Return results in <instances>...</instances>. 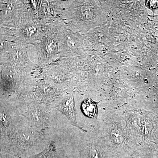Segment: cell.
Returning a JSON list of instances; mask_svg holds the SVG:
<instances>
[{
	"mask_svg": "<svg viewBox=\"0 0 158 158\" xmlns=\"http://www.w3.org/2000/svg\"><path fill=\"white\" fill-rule=\"evenodd\" d=\"M47 48L48 50L50 52H53V51L56 50V44L54 42L50 43L48 46Z\"/></svg>",
	"mask_w": 158,
	"mask_h": 158,
	"instance_id": "8fae6325",
	"label": "cell"
},
{
	"mask_svg": "<svg viewBox=\"0 0 158 158\" xmlns=\"http://www.w3.org/2000/svg\"><path fill=\"white\" fill-rule=\"evenodd\" d=\"M111 136L113 140L117 143H121L123 141L122 135L118 130H113L111 131Z\"/></svg>",
	"mask_w": 158,
	"mask_h": 158,
	"instance_id": "52a82bcc",
	"label": "cell"
},
{
	"mask_svg": "<svg viewBox=\"0 0 158 158\" xmlns=\"http://www.w3.org/2000/svg\"><path fill=\"white\" fill-rule=\"evenodd\" d=\"M145 4L148 8L152 10L158 8V1H146Z\"/></svg>",
	"mask_w": 158,
	"mask_h": 158,
	"instance_id": "9c48e42d",
	"label": "cell"
},
{
	"mask_svg": "<svg viewBox=\"0 0 158 158\" xmlns=\"http://www.w3.org/2000/svg\"><path fill=\"white\" fill-rule=\"evenodd\" d=\"M81 108L83 113L86 116L94 118L97 114V107L95 102L90 99H87L82 104Z\"/></svg>",
	"mask_w": 158,
	"mask_h": 158,
	"instance_id": "5b68a950",
	"label": "cell"
},
{
	"mask_svg": "<svg viewBox=\"0 0 158 158\" xmlns=\"http://www.w3.org/2000/svg\"><path fill=\"white\" fill-rule=\"evenodd\" d=\"M2 75L5 79L11 80L14 77L15 72L12 68H6L3 71Z\"/></svg>",
	"mask_w": 158,
	"mask_h": 158,
	"instance_id": "ba28073f",
	"label": "cell"
},
{
	"mask_svg": "<svg viewBox=\"0 0 158 158\" xmlns=\"http://www.w3.org/2000/svg\"><path fill=\"white\" fill-rule=\"evenodd\" d=\"M50 108L40 105H23L21 109L22 116L32 126L44 129L51 123Z\"/></svg>",
	"mask_w": 158,
	"mask_h": 158,
	"instance_id": "7a4b0ae2",
	"label": "cell"
},
{
	"mask_svg": "<svg viewBox=\"0 0 158 158\" xmlns=\"http://www.w3.org/2000/svg\"><path fill=\"white\" fill-rule=\"evenodd\" d=\"M35 31H36V29L34 28V27H29L26 29V34H27L28 36H32V35L35 33Z\"/></svg>",
	"mask_w": 158,
	"mask_h": 158,
	"instance_id": "30bf717a",
	"label": "cell"
},
{
	"mask_svg": "<svg viewBox=\"0 0 158 158\" xmlns=\"http://www.w3.org/2000/svg\"><path fill=\"white\" fill-rule=\"evenodd\" d=\"M22 124L18 130V144L23 158L38 150H43L48 144L44 129L34 127L23 117Z\"/></svg>",
	"mask_w": 158,
	"mask_h": 158,
	"instance_id": "6da1fadb",
	"label": "cell"
},
{
	"mask_svg": "<svg viewBox=\"0 0 158 158\" xmlns=\"http://www.w3.org/2000/svg\"><path fill=\"white\" fill-rule=\"evenodd\" d=\"M54 108L65 115L73 125L77 127L82 131H85V130L82 129V128L78 126L74 101L73 95H69L65 98Z\"/></svg>",
	"mask_w": 158,
	"mask_h": 158,
	"instance_id": "3957f363",
	"label": "cell"
},
{
	"mask_svg": "<svg viewBox=\"0 0 158 158\" xmlns=\"http://www.w3.org/2000/svg\"><path fill=\"white\" fill-rule=\"evenodd\" d=\"M9 158L7 157H4V158Z\"/></svg>",
	"mask_w": 158,
	"mask_h": 158,
	"instance_id": "7c38bea8",
	"label": "cell"
},
{
	"mask_svg": "<svg viewBox=\"0 0 158 158\" xmlns=\"http://www.w3.org/2000/svg\"><path fill=\"white\" fill-rule=\"evenodd\" d=\"M0 123L5 128L9 127L11 124L9 116L4 112H0Z\"/></svg>",
	"mask_w": 158,
	"mask_h": 158,
	"instance_id": "8992f818",
	"label": "cell"
},
{
	"mask_svg": "<svg viewBox=\"0 0 158 158\" xmlns=\"http://www.w3.org/2000/svg\"><path fill=\"white\" fill-rule=\"evenodd\" d=\"M55 141H49L46 147L41 152L29 158H59L56 152Z\"/></svg>",
	"mask_w": 158,
	"mask_h": 158,
	"instance_id": "277c9868",
	"label": "cell"
}]
</instances>
